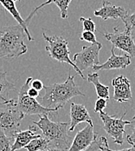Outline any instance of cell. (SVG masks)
<instances>
[{"label": "cell", "mask_w": 135, "mask_h": 151, "mask_svg": "<svg viewBox=\"0 0 135 151\" xmlns=\"http://www.w3.org/2000/svg\"><path fill=\"white\" fill-rule=\"evenodd\" d=\"M75 76H69L66 81L62 83H54L44 86V96L40 99V104L46 109H56L63 108L66 104L75 96H84L75 84Z\"/></svg>", "instance_id": "6da1fadb"}, {"label": "cell", "mask_w": 135, "mask_h": 151, "mask_svg": "<svg viewBox=\"0 0 135 151\" xmlns=\"http://www.w3.org/2000/svg\"><path fill=\"white\" fill-rule=\"evenodd\" d=\"M33 123L42 131L43 137L49 142V148L68 151L72 142L69 135V122H52L48 116H39V121H33Z\"/></svg>", "instance_id": "7a4b0ae2"}, {"label": "cell", "mask_w": 135, "mask_h": 151, "mask_svg": "<svg viewBox=\"0 0 135 151\" xmlns=\"http://www.w3.org/2000/svg\"><path fill=\"white\" fill-rule=\"evenodd\" d=\"M25 31L20 24L0 27V58H14L25 54Z\"/></svg>", "instance_id": "3957f363"}, {"label": "cell", "mask_w": 135, "mask_h": 151, "mask_svg": "<svg viewBox=\"0 0 135 151\" xmlns=\"http://www.w3.org/2000/svg\"><path fill=\"white\" fill-rule=\"evenodd\" d=\"M33 81L32 77L27 78L25 83L22 85L20 91L18 92L17 98L16 99V106L18 110L24 115H38V116H53V114L56 113V109H46L40 104L36 98L30 97L28 96V91L30 88L31 82Z\"/></svg>", "instance_id": "277c9868"}, {"label": "cell", "mask_w": 135, "mask_h": 151, "mask_svg": "<svg viewBox=\"0 0 135 151\" xmlns=\"http://www.w3.org/2000/svg\"><path fill=\"white\" fill-rule=\"evenodd\" d=\"M44 39L46 41L47 45L45 47V50L48 51L49 57L54 60L58 61L60 63H66L72 66L77 74L81 76L82 79H85V76L79 70L75 63L69 58V42L68 40L64 39L61 37L58 36H47L46 33H43Z\"/></svg>", "instance_id": "5b68a950"}, {"label": "cell", "mask_w": 135, "mask_h": 151, "mask_svg": "<svg viewBox=\"0 0 135 151\" xmlns=\"http://www.w3.org/2000/svg\"><path fill=\"white\" fill-rule=\"evenodd\" d=\"M24 117V115L18 110L16 99H13L11 104L0 107V129L14 141L16 134L20 131V124Z\"/></svg>", "instance_id": "8992f818"}, {"label": "cell", "mask_w": 135, "mask_h": 151, "mask_svg": "<svg viewBox=\"0 0 135 151\" xmlns=\"http://www.w3.org/2000/svg\"><path fill=\"white\" fill-rule=\"evenodd\" d=\"M126 112L121 116V117L117 118L116 116H112L102 111L99 113L100 118L103 123V129L106 133L110 136L114 142L118 144L122 145L124 143V134L126 133L125 127L126 125H130L135 121H125L123 118L126 116Z\"/></svg>", "instance_id": "52a82bcc"}, {"label": "cell", "mask_w": 135, "mask_h": 151, "mask_svg": "<svg viewBox=\"0 0 135 151\" xmlns=\"http://www.w3.org/2000/svg\"><path fill=\"white\" fill-rule=\"evenodd\" d=\"M104 37L111 43L113 49H119L131 58H135V43L133 30L126 28L120 30L118 27H114L112 33H105Z\"/></svg>", "instance_id": "ba28073f"}, {"label": "cell", "mask_w": 135, "mask_h": 151, "mask_svg": "<svg viewBox=\"0 0 135 151\" xmlns=\"http://www.w3.org/2000/svg\"><path fill=\"white\" fill-rule=\"evenodd\" d=\"M101 48L102 45L101 43L94 44L90 46H83L81 51L75 53L73 62L81 72L100 64L99 53Z\"/></svg>", "instance_id": "9c48e42d"}, {"label": "cell", "mask_w": 135, "mask_h": 151, "mask_svg": "<svg viewBox=\"0 0 135 151\" xmlns=\"http://www.w3.org/2000/svg\"><path fill=\"white\" fill-rule=\"evenodd\" d=\"M51 3H53L52 0H48V1H46V2L44 3L43 4H40L38 7H36V9H34V10L31 12V13L30 14V16H29L26 19H24V18L21 17V15H20L18 10L16 9V4L14 1H12V0H0V5H2V6H3V7H4L11 15L14 17V19L16 20L17 24H20V25L24 28V30L25 33H26V36L28 37V40H29V41H32V40H33L32 37H31V35H30V31L28 30V25H29V24H30L31 18L33 17V16L37 12V11H38L39 9H41L42 7H44L45 5H47V4H51Z\"/></svg>", "instance_id": "30bf717a"}, {"label": "cell", "mask_w": 135, "mask_h": 151, "mask_svg": "<svg viewBox=\"0 0 135 151\" xmlns=\"http://www.w3.org/2000/svg\"><path fill=\"white\" fill-rule=\"evenodd\" d=\"M97 137L98 133L94 131V126H91L88 123V125L84 129L77 132L68 151L85 150L96 140Z\"/></svg>", "instance_id": "8fae6325"}, {"label": "cell", "mask_w": 135, "mask_h": 151, "mask_svg": "<svg viewBox=\"0 0 135 151\" xmlns=\"http://www.w3.org/2000/svg\"><path fill=\"white\" fill-rule=\"evenodd\" d=\"M94 15L102 18L103 20H107L110 18L113 19L120 18L124 23L129 16V11L126 10L122 6L114 5L110 2L104 0L102 2L101 8L94 11Z\"/></svg>", "instance_id": "7c38bea8"}, {"label": "cell", "mask_w": 135, "mask_h": 151, "mask_svg": "<svg viewBox=\"0 0 135 151\" xmlns=\"http://www.w3.org/2000/svg\"><path fill=\"white\" fill-rule=\"evenodd\" d=\"M131 57L127 54L117 56L114 53V49L111 50L110 58L102 64L95 65L92 70L93 72H98L100 70H120L126 69L128 65L131 64Z\"/></svg>", "instance_id": "4fadbf2b"}, {"label": "cell", "mask_w": 135, "mask_h": 151, "mask_svg": "<svg viewBox=\"0 0 135 151\" xmlns=\"http://www.w3.org/2000/svg\"><path fill=\"white\" fill-rule=\"evenodd\" d=\"M114 87V99L117 102L123 103L132 99L131 83L124 76H116L112 80Z\"/></svg>", "instance_id": "5bb4252c"}, {"label": "cell", "mask_w": 135, "mask_h": 151, "mask_svg": "<svg viewBox=\"0 0 135 151\" xmlns=\"http://www.w3.org/2000/svg\"><path fill=\"white\" fill-rule=\"evenodd\" d=\"M69 115H70L69 132L74 131L75 127L81 122H88L91 126H94L92 118L89 116L88 109L82 104H77L75 103H72Z\"/></svg>", "instance_id": "9a60e30c"}, {"label": "cell", "mask_w": 135, "mask_h": 151, "mask_svg": "<svg viewBox=\"0 0 135 151\" xmlns=\"http://www.w3.org/2000/svg\"><path fill=\"white\" fill-rule=\"evenodd\" d=\"M42 137V136L38 133L37 129L34 126H30L27 130L19 131L15 136V140L11 147V150H19L21 149H24L30 142L34 139H37Z\"/></svg>", "instance_id": "2e32d148"}, {"label": "cell", "mask_w": 135, "mask_h": 151, "mask_svg": "<svg viewBox=\"0 0 135 151\" xmlns=\"http://www.w3.org/2000/svg\"><path fill=\"white\" fill-rule=\"evenodd\" d=\"M15 90V84L7 79L6 72H0V107L8 105L13 102V99L9 98V94Z\"/></svg>", "instance_id": "e0dca14e"}, {"label": "cell", "mask_w": 135, "mask_h": 151, "mask_svg": "<svg viewBox=\"0 0 135 151\" xmlns=\"http://www.w3.org/2000/svg\"><path fill=\"white\" fill-rule=\"evenodd\" d=\"M100 76L97 72H94V73H90L88 75V82L94 84L96 94L98 96L99 98H104L106 100H109V87L106 86L104 84L100 83Z\"/></svg>", "instance_id": "ac0fdd59"}, {"label": "cell", "mask_w": 135, "mask_h": 151, "mask_svg": "<svg viewBox=\"0 0 135 151\" xmlns=\"http://www.w3.org/2000/svg\"><path fill=\"white\" fill-rule=\"evenodd\" d=\"M27 151H44L50 149L49 142L44 137H40L37 139H34L24 148Z\"/></svg>", "instance_id": "d6986e66"}, {"label": "cell", "mask_w": 135, "mask_h": 151, "mask_svg": "<svg viewBox=\"0 0 135 151\" xmlns=\"http://www.w3.org/2000/svg\"><path fill=\"white\" fill-rule=\"evenodd\" d=\"M12 142L14 141L5 135V133L0 129V151H11L12 147Z\"/></svg>", "instance_id": "ffe728a7"}, {"label": "cell", "mask_w": 135, "mask_h": 151, "mask_svg": "<svg viewBox=\"0 0 135 151\" xmlns=\"http://www.w3.org/2000/svg\"><path fill=\"white\" fill-rule=\"evenodd\" d=\"M53 3L59 8L61 12V17L66 19L68 17L69 6L72 0H52Z\"/></svg>", "instance_id": "44dd1931"}, {"label": "cell", "mask_w": 135, "mask_h": 151, "mask_svg": "<svg viewBox=\"0 0 135 151\" xmlns=\"http://www.w3.org/2000/svg\"><path fill=\"white\" fill-rule=\"evenodd\" d=\"M80 21L82 23L83 30L86 31H91V32H95L96 31V25L94 22L91 18H85V17H80Z\"/></svg>", "instance_id": "7402d4cb"}, {"label": "cell", "mask_w": 135, "mask_h": 151, "mask_svg": "<svg viewBox=\"0 0 135 151\" xmlns=\"http://www.w3.org/2000/svg\"><path fill=\"white\" fill-rule=\"evenodd\" d=\"M80 39L81 41H86V42H89L90 44L94 45V44H98L99 42H97L96 40V37L94 35V32H91V31H86V30H83L81 35V37Z\"/></svg>", "instance_id": "603a6c76"}, {"label": "cell", "mask_w": 135, "mask_h": 151, "mask_svg": "<svg viewBox=\"0 0 135 151\" xmlns=\"http://www.w3.org/2000/svg\"><path fill=\"white\" fill-rule=\"evenodd\" d=\"M107 103L108 101L104 98H98V100L95 102V104H94V112L95 113L102 112L107 105Z\"/></svg>", "instance_id": "cb8c5ba5"}, {"label": "cell", "mask_w": 135, "mask_h": 151, "mask_svg": "<svg viewBox=\"0 0 135 151\" xmlns=\"http://www.w3.org/2000/svg\"><path fill=\"white\" fill-rule=\"evenodd\" d=\"M125 26L126 29H130L131 30H134L135 29V12L132 15L128 16L126 20L124 22Z\"/></svg>", "instance_id": "d4e9b609"}, {"label": "cell", "mask_w": 135, "mask_h": 151, "mask_svg": "<svg viewBox=\"0 0 135 151\" xmlns=\"http://www.w3.org/2000/svg\"><path fill=\"white\" fill-rule=\"evenodd\" d=\"M101 137L98 136L96 138V140L90 145L89 147L83 151H101Z\"/></svg>", "instance_id": "484cf974"}, {"label": "cell", "mask_w": 135, "mask_h": 151, "mask_svg": "<svg viewBox=\"0 0 135 151\" xmlns=\"http://www.w3.org/2000/svg\"><path fill=\"white\" fill-rule=\"evenodd\" d=\"M30 87L34 88L35 90L40 91L41 90H43L44 88V84L43 83V82L41 80H38V79H35L31 82V84H30Z\"/></svg>", "instance_id": "4316f807"}, {"label": "cell", "mask_w": 135, "mask_h": 151, "mask_svg": "<svg viewBox=\"0 0 135 151\" xmlns=\"http://www.w3.org/2000/svg\"><path fill=\"white\" fill-rule=\"evenodd\" d=\"M126 141L132 146H135V126L133 127L132 132L126 136Z\"/></svg>", "instance_id": "83f0119b"}, {"label": "cell", "mask_w": 135, "mask_h": 151, "mask_svg": "<svg viewBox=\"0 0 135 151\" xmlns=\"http://www.w3.org/2000/svg\"><path fill=\"white\" fill-rule=\"evenodd\" d=\"M101 151H108V142H107V140L106 138L104 136H101Z\"/></svg>", "instance_id": "f1b7e54d"}, {"label": "cell", "mask_w": 135, "mask_h": 151, "mask_svg": "<svg viewBox=\"0 0 135 151\" xmlns=\"http://www.w3.org/2000/svg\"><path fill=\"white\" fill-rule=\"evenodd\" d=\"M28 96H30V97H33V98H36V99L39 96V91L35 90L32 87H30V89H29V91H28Z\"/></svg>", "instance_id": "f546056e"}, {"label": "cell", "mask_w": 135, "mask_h": 151, "mask_svg": "<svg viewBox=\"0 0 135 151\" xmlns=\"http://www.w3.org/2000/svg\"><path fill=\"white\" fill-rule=\"evenodd\" d=\"M108 151H135V146H132V148H130V149H124V150H113L108 148Z\"/></svg>", "instance_id": "4dcf8cb0"}, {"label": "cell", "mask_w": 135, "mask_h": 151, "mask_svg": "<svg viewBox=\"0 0 135 151\" xmlns=\"http://www.w3.org/2000/svg\"><path fill=\"white\" fill-rule=\"evenodd\" d=\"M44 151H63V150H58V149L51 148V149H49V150H44Z\"/></svg>", "instance_id": "1f68e13d"}, {"label": "cell", "mask_w": 135, "mask_h": 151, "mask_svg": "<svg viewBox=\"0 0 135 151\" xmlns=\"http://www.w3.org/2000/svg\"><path fill=\"white\" fill-rule=\"evenodd\" d=\"M134 120H135V114H134V116H133V118H132V120H131V121H134Z\"/></svg>", "instance_id": "d6a6232c"}, {"label": "cell", "mask_w": 135, "mask_h": 151, "mask_svg": "<svg viewBox=\"0 0 135 151\" xmlns=\"http://www.w3.org/2000/svg\"><path fill=\"white\" fill-rule=\"evenodd\" d=\"M12 1H14V2H20L21 0H12Z\"/></svg>", "instance_id": "836d02e7"}]
</instances>
